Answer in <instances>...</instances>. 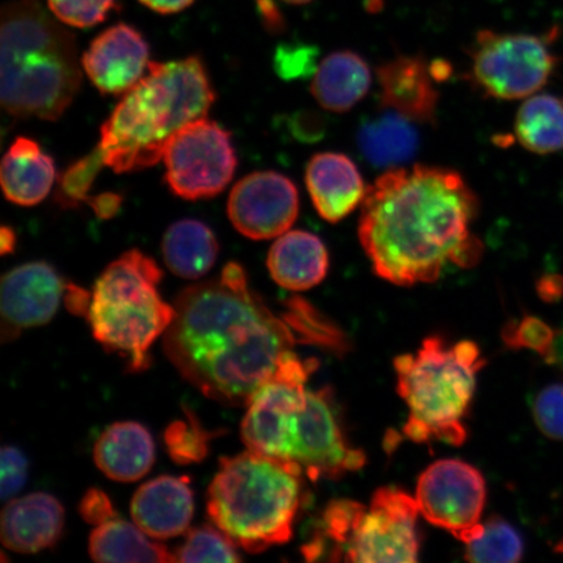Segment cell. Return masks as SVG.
<instances>
[{
    "mask_svg": "<svg viewBox=\"0 0 563 563\" xmlns=\"http://www.w3.org/2000/svg\"><path fill=\"white\" fill-rule=\"evenodd\" d=\"M164 334L166 356L207 398L249 406L298 342L230 263L221 277L185 288Z\"/></svg>",
    "mask_w": 563,
    "mask_h": 563,
    "instance_id": "obj_1",
    "label": "cell"
},
{
    "mask_svg": "<svg viewBox=\"0 0 563 563\" xmlns=\"http://www.w3.org/2000/svg\"><path fill=\"white\" fill-rule=\"evenodd\" d=\"M478 200L450 168H391L368 188L358 239L379 278L432 284L449 264L473 267L483 255L473 234Z\"/></svg>",
    "mask_w": 563,
    "mask_h": 563,
    "instance_id": "obj_2",
    "label": "cell"
},
{
    "mask_svg": "<svg viewBox=\"0 0 563 563\" xmlns=\"http://www.w3.org/2000/svg\"><path fill=\"white\" fill-rule=\"evenodd\" d=\"M214 100L200 56L152 62L102 125L97 147L104 166L123 174L157 165L176 133L206 118Z\"/></svg>",
    "mask_w": 563,
    "mask_h": 563,
    "instance_id": "obj_3",
    "label": "cell"
},
{
    "mask_svg": "<svg viewBox=\"0 0 563 563\" xmlns=\"http://www.w3.org/2000/svg\"><path fill=\"white\" fill-rule=\"evenodd\" d=\"M73 33L40 0H13L0 16V101L11 117L56 121L79 93Z\"/></svg>",
    "mask_w": 563,
    "mask_h": 563,
    "instance_id": "obj_4",
    "label": "cell"
},
{
    "mask_svg": "<svg viewBox=\"0 0 563 563\" xmlns=\"http://www.w3.org/2000/svg\"><path fill=\"white\" fill-rule=\"evenodd\" d=\"M302 474L298 463L250 449L222 457L208 489V517L245 552L286 544L300 508Z\"/></svg>",
    "mask_w": 563,
    "mask_h": 563,
    "instance_id": "obj_5",
    "label": "cell"
},
{
    "mask_svg": "<svg viewBox=\"0 0 563 563\" xmlns=\"http://www.w3.org/2000/svg\"><path fill=\"white\" fill-rule=\"evenodd\" d=\"M484 365L475 342L452 344L438 335L426 338L415 354L398 356L394 368L399 397L408 407L407 438L419 443L462 445L467 439L463 420Z\"/></svg>",
    "mask_w": 563,
    "mask_h": 563,
    "instance_id": "obj_6",
    "label": "cell"
},
{
    "mask_svg": "<svg viewBox=\"0 0 563 563\" xmlns=\"http://www.w3.org/2000/svg\"><path fill=\"white\" fill-rule=\"evenodd\" d=\"M159 266L132 250L106 267L97 279L87 320L97 342L121 355L131 372L150 367V351L172 325L175 308L161 298Z\"/></svg>",
    "mask_w": 563,
    "mask_h": 563,
    "instance_id": "obj_7",
    "label": "cell"
},
{
    "mask_svg": "<svg viewBox=\"0 0 563 563\" xmlns=\"http://www.w3.org/2000/svg\"><path fill=\"white\" fill-rule=\"evenodd\" d=\"M417 499L396 487L373 493L369 506L334 499L322 512L319 530L302 547L308 561L417 562L420 541Z\"/></svg>",
    "mask_w": 563,
    "mask_h": 563,
    "instance_id": "obj_8",
    "label": "cell"
},
{
    "mask_svg": "<svg viewBox=\"0 0 563 563\" xmlns=\"http://www.w3.org/2000/svg\"><path fill=\"white\" fill-rule=\"evenodd\" d=\"M471 79L496 100H522L538 93L559 65L543 37L481 31L470 48Z\"/></svg>",
    "mask_w": 563,
    "mask_h": 563,
    "instance_id": "obj_9",
    "label": "cell"
},
{
    "mask_svg": "<svg viewBox=\"0 0 563 563\" xmlns=\"http://www.w3.org/2000/svg\"><path fill=\"white\" fill-rule=\"evenodd\" d=\"M162 161L168 188L188 201L213 199L222 194L238 165L230 133L207 117L176 133Z\"/></svg>",
    "mask_w": 563,
    "mask_h": 563,
    "instance_id": "obj_10",
    "label": "cell"
},
{
    "mask_svg": "<svg viewBox=\"0 0 563 563\" xmlns=\"http://www.w3.org/2000/svg\"><path fill=\"white\" fill-rule=\"evenodd\" d=\"M314 361L302 362L288 352L273 377L252 398L242 422L245 446L260 454L290 461L292 421L307 399L308 376Z\"/></svg>",
    "mask_w": 563,
    "mask_h": 563,
    "instance_id": "obj_11",
    "label": "cell"
},
{
    "mask_svg": "<svg viewBox=\"0 0 563 563\" xmlns=\"http://www.w3.org/2000/svg\"><path fill=\"white\" fill-rule=\"evenodd\" d=\"M415 499L429 523L446 530L462 543L481 537L487 487L481 471L470 463L434 462L420 475Z\"/></svg>",
    "mask_w": 563,
    "mask_h": 563,
    "instance_id": "obj_12",
    "label": "cell"
},
{
    "mask_svg": "<svg viewBox=\"0 0 563 563\" xmlns=\"http://www.w3.org/2000/svg\"><path fill=\"white\" fill-rule=\"evenodd\" d=\"M290 461L311 481L341 477L364 466L365 454L344 440L327 390H308L294 419Z\"/></svg>",
    "mask_w": 563,
    "mask_h": 563,
    "instance_id": "obj_13",
    "label": "cell"
},
{
    "mask_svg": "<svg viewBox=\"0 0 563 563\" xmlns=\"http://www.w3.org/2000/svg\"><path fill=\"white\" fill-rule=\"evenodd\" d=\"M228 213L234 228L252 241L278 238L297 221L298 189L276 172L246 175L232 188Z\"/></svg>",
    "mask_w": 563,
    "mask_h": 563,
    "instance_id": "obj_14",
    "label": "cell"
},
{
    "mask_svg": "<svg viewBox=\"0 0 563 563\" xmlns=\"http://www.w3.org/2000/svg\"><path fill=\"white\" fill-rule=\"evenodd\" d=\"M66 286L58 272L45 262L20 265L4 274L0 290L2 342L51 322L65 298Z\"/></svg>",
    "mask_w": 563,
    "mask_h": 563,
    "instance_id": "obj_15",
    "label": "cell"
},
{
    "mask_svg": "<svg viewBox=\"0 0 563 563\" xmlns=\"http://www.w3.org/2000/svg\"><path fill=\"white\" fill-rule=\"evenodd\" d=\"M82 67L103 95H124L150 68V46L135 27L117 24L91 42Z\"/></svg>",
    "mask_w": 563,
    "mask_h": 563,
    "instance_id": "obj_16",
    "label": "cell"
},
{
    "mask_svg": "<svg viewBox=\"0 0 563 563\" xmlns=\"http://www.w3.org/2000/svg\"><path fill=\"white\" fill-rule=\"evenodd\" d=\"M189 477L159 476L137 489L131 503L133 522L152 539H172L188 530L194 517Z\"/></svg>",
    "mask_w": 563,
    "mask_h": 563,
    "instance_id": "obj_17",
    "label": "cell"
},
{
    "mask_svg": "<svg viewBox=\"0 0 563 563\" xmlns=\"http://www.w3.org/2000/svg\"><path fill=\"white\" fill-rule=\"evenodd\" d=\"M382 100L387 109L411 122H433L439 106L438 82L431 65L421 56L400 55L377 70Z\"/></svg>",
    "mask_w": 563,
    "mask_h": 563,
    "instance_id": "obj_18",
    "label": "cell"
},
{
    "mask_svg": "<svg viewBox=\"0 0 563 563\" xmlns=\"http://www.w3.org/2000/svg\"><path fill=\"white\" fill-rule=\"evenodd\" d=\"M65 528V508L44 492L11 499L2 512L3 545L16 553H37L58 543Z\"/></svg>",
    "mask_w": 563,
    "mask_h": 563,
    "instance_id": "obj_19",
    "label": "cell"
},
{
    "mask_svg": "<svg viewBox=\"0 0 563 563\" xmlns=\"http://www.w3.org/2000/svg\"><path fill=\"white\" fill-rule=\"evenodd\" d=\"M306 183L317 213L330 223L349 217L367 195L363 176L341 153H319L309 161Z\"/></svg>",
    "mask_w": 563,
    "mask_h": 563,
    "instance_id": "obj_20",
    "label": "cell"
},
{
    "mask_svg": "<svg viewBox=\"0 0 563 563\" xmlns=\"http://www.w3.org/2000/svg\"><path fill=\"white\" fill-rule=\"evenodd\" d=\"M95 462L114 482L133 483L150 473L156 461L152 434L135 421L115 422L98 438Z\"/></svg>",
    "mask_w": 563,
    "mask_h": 563,
    "instance_id": "obj_21",
    "label": "cell"
},
{
    "mask_svg": "<svg viewBox=\"0 0 563 563\" xmlns=\"http://www.w3.org/2000/svg\"><path fill=\"white\" fill-rule=\"evenodd\" d=\"M267 267L280 287L306 291L325 279L329 253L321 239L311 232L287 231L272 245Z\"/></svg>",
    "mask_w": 563,
    "mask_h": 563,
    "instance_id": "obj_22",
    "label": "cell"
},
{
    "mask_svg": "<svg viewBox=\"0 0 563 563\" xmlns=\"http://www.w3.org/2000/svg\"><path fill=\"white\" fill-rule=\"evenodd\" d=\"M55 174L54 159L34 140L18 137L0 170L5 199L20 207L37 206L51 194Z\"/></svg>",
    "mask_w": 563,
    "mask_h": 563,
    "instance_id": "obj_23",
    "label": "cell"
},
{
    "mask_svg": "<svg viewBox=\"0 0 563 563\" xmlns=\"http://www.w3.org/2000/svg\"><path fill=\"white\" fill-rule=\"evenodd\" d=\"M371 84V68L361 55L335 52L316 68L312 95L323 109L346 112L367 96Z\"/></svg>",
    "mask_w": 563,
    "mask_h": 563,
    "instance_id": "obj_24",
    "label": "cell"
},
{
    "mask_svg": "<svg viewBox=\"0 0 563 563\" xmlns=\"http://www.w3.org/2000/svg\"><path fill=\"white\" fill-rule=\"evenodd\" d=\"M217 239L206 223L195 220L175 222L162 242V255L175 274L186 279H199L213 267L218 256Z\"/></svg>",
    "mask_w": 563,
    "mask_h": 563,
    "instance_id": "obj_25",
    "label": "cell"
},
{
    "mask_svg": "<svg viewBox=\"0 0 563 563\" xmlns=\"http://www.w3.org/2000/svg\"><path fill=\"white\" fill-rule=\"evenodd\" d=\"M89 554L96 562H176L173 552L154 543L137 525L118 519L97 526L91 532Z\"/></svg>",
    "mask_w": 563,
    "mask_h": 563,
    "instance_id": "obj_26",
    "label": "cell"
},
{
    "mask_svg": "<svg viewBox=\"0 0 563 563\" xmlns=\"http://www.w3.org/2000/svg\"><path fill=\"white\" fill-rule=\"evenodd\" d=\"M410 119L393 111L365 123L358 132V147L371 164L396 167L418 150V132Z\"/></svg>",
    "mask_w": 563,
    "mask_h": 563,
    "instance_id": "obj_27",
    "label": "cell"
},
{
    "mask_svg": "<svg viewBox=\"0 0 563 563\" xmlns=\"http://www.w3.org/2000/svg\"><path fill=\"white\" fill-rule=\"evenodd\" d=\"M516 137L540 156L563 150V102L551 95L528 97L518 110Z\"/></svg>",
    "mask_w": 563,
    "mask_h": 563,
    "instance_id": "obj_28",
    "label": "cell"
},
{
    "mask_svg": "<svg viewBox=\"0 0 563 563\" xmlns=\"http://www.w3.org/2000/svg\"><path fill=\"white\" fill-rule=\"evenodd\" d=\"M464 559L476 563H516L523 559V540L510 523L492 517L481 537L466 543Z\"/></svg>",
    "mask_w": 563,
    "mask_h": 563,
    "instance_id": "obj_29",
    "label": "cell"
},
{
    "mask_svg": "<svg viewBox=\"0 0 563 563\" xmlns=\"http://www.w3.org/2000/svg\"><path fill=\"white\" fill-rule=\"evenodd\" d=\"M284 319L294 330L298 342L321 344L329 349H343V334L332 322L327 321L319 311L299 297L287 302Z\"/></svg>",
    "mask_w": 563,
    "mask_h": 563,
    "instance_id": "obj_30",
    "label": "cell"
},
{
    "mask_svg": "<svg viewBox=\"0 0 563 563\" xmlns=\"http://www.w3.org/2000/svg\"><path fill=\"white\" fill-rule=\"evenodd\" d=\"M178 562H239L236 544L217 526L203 525L186 534L185 543L175 552Z\"/></svg>",
    "mask_w": 563,
    "mask_h": 563,
    "instance_id": "obj_31",
    "label": "cell"
},
{
    "mask_svg": "<svg viewBox=\"0 0 563 563\" xmlns=\"http://www.w3.org/2000/svg\"><path fill=\"white\" fill-rule=\"evenodd\" d=\"M187 420H176L165 432V443L172 460L179 464H191L206 460L211 435L199 419L186 408Z\"/></svg>",
    "mask_w": 563,
    "mask_h": 563,
    "instance_id": "obj_32",
    "label": "cell"
},
{
    "mask_svg": "<svg viewBox=\"0 0 563 563\" xmlns=\"http://www.w3.org/2000/svg\"><path fill=\"white\" fill-rule=\"evenodd\" d=\"M104 166L100 151L96 147L89 156L77 161L68 170L62 175L59 180L56 200L62 207L74 208L80 202L90 199L88 195L91 185L96 179L98 172Z\"/></svg>",
    "mask_w": 563,
    "mask_h": 563,
    "instance_id": "obj_33",
    "label": "cell"
},
{
    "mask_svg": "<svg viewBox=\"0 0 563 563\" xmlns=\"http://www.w3.org/2000/svg\"><path fill=\"white\" fill-rule=\"evenodd\" d=\"M503 340L512 350H531L547 358H553L555 333L543 320L525 316L519 322H510L503 329Z\"/></svg>",
    "mask_w": 563,
    "mask_h": 563,
    "instance_id": "obj_34",
    "label": "cell"
},
{
    "mask_svg": "<svg viewBox=\"0 0 563 563\" xmlns=\"http://www.w3.org/2000/svg\"><path fill=\"white\" fill-rule=\"evenodd\" d=\"M53 15L75 27L101 24L109 13L118 9V0H47Z\"/></svg>",
    "mask_w": 563,
    "mask_h": 563,
    "instance_id": "obj_35",
    "label": "cell"
},
{
    "mask_svg": "<svg viewBox=\"0 0 563 563\" xmlns=\"http://www.w3.org/2000/svg\"><path fill=\"white\" fill-rule=\"evenodd\" d=\"M532 417L547 438L563 441V383L548 385L534 396Z\"/></svg>",
    "mask_w": 563,
    "mask_h": 563,
    "instance_id": "obj_36",
    "label": "cell"
},
{
    "mask_svg": "<svg viewBox=\"0 0 563 563\" xmlns=\"http://www.w3.org/2000/svg\"><path fill=\"white\" fill-rule=\"evenodd\" d=\"M0 464H2V478H0L2 481V485H0L2 499L11 501L26 483V456L15 446H4Z\"/></svg>",
    "mask_w": 563,
    "mask_h": 563,
    "instance_id": "obj_37",
    "label": "cell"
},
{
    "mask_svg": "<svg viewBox=\"0 0 563 563\" xmlns=\"http://www.w3.org/2000/svg\"><path fill=\"white\" fill-rule=\"evenodd\" d=\"M316 54L311 46H280L276 58L277 70L286 79L312 73Z\"/></svg>",
    "mask_w": 563,
    "mask_h": 563,
    "instance_id": "obj_38",
    "label": "cell"
},
{
    "mask_svg": "<svg viewBox=\"0 0 563 563\" xmlns=\"http://www.w3.org/2000/svg\"><path fill=\"white\" fill-rule=\"evenodd\" d=\"M79 512L84 522L93 526H101L117 517L111 499L103 490L98 488H91L84 495L79 505Z\"/></svg>",
    "mask_w": 563,
    "mask_h": 563,
    "instance_id": "obj_39",
    "label": "cell"
},
{
    "mask_svg": "<svg viewBox=\"0 0 563 563\" xmlns=\"http://www.w3.org/2000/svg\"><path fill=\"white\" fill-rule=\"evenodd\" d=\"M325 129L327 124L323 118L313 114L311 111L300 112L292 122L295 137L306 141V143H314V141L322 139Z\"/></svg>",
    "mask_w": 563,
    "mask_h": 563,
    "instance_id": "obj_40",
    "label": "cell"
},
{
    "mask_svg": "<svg viewBox=\"0 0 563 563\" xmlns=\"http://www.w3.org/2000/svg\"><path fill=\"white\" fill-rule=\"evenodd\" d=\"M88 203L93 208L97 217H100L101 220H109V218L114 217L118 213V210L121 209L122 196L115 194H103L90 197Z\"/></svg>",
    "mask_w": 563,
    "mask_h": 563,
    "instance_id": "obj_41",
    "label": "cell"
},
{
    "mask_svg": "<svg viewBox=\"0 0 563 563\" xmlns=\"http://www.w3.org/2000/svg\"><path fill=\"white\" fill-rule=\"evenodd\" d=\"M65 300L70 312L87 317L91 300L87 291H84L82 288L75 285H67Z\"/></svg>",
    "mask_w": 563,
    "mask_h": 563,
    "instance_id": "obj_42",
    "label": "cell"
},
{
    "mask_svg": "<svg viewBox=\"0 0 563 563\" xmlns=\"http://www.w3.org/2000/svg\"><path fill=\"white\" fill-rule=\"evenodd\" d=\"M538 292L540 298L548 302L559 301L563 297V277L552 274V276L541 278L538 284Z\"/></svg>",
    "mask_w": 563,
    "mask_h": 563,
    "instance_id": "obj_43",
    "label": "cell"
},
{
    "mask_svg": "<svg viewBox=\"0 0 563 563\" xmlns=\"http://www.w3.org/2000/svg\"><path fill=\"white\" fill-rule=\"evenodd\" d=\"M195 0H140L147 9L154 12L162 13V15H172L188 9Z\"/></svg>",
    "mask_w": 563,
    "mask_h": 563,
    "instance_id": "obj_44",
    "label": "cell"
},
{
    "mask_svg": "<svg viewBox=\"0 0 563 563\" xmlns=\"http://www.w3.org/2000/svg\"><path fill=\"white\" fill-rule=\"evenodd\" d=\"M258 11L262 12L264 23L272 32H278L284 26V18H282L278 7L273 0H256Z\"/></svg>",
    "mask_w": 563,
    "mask_h": 563,
    "instance_id": "obj_45",
    "label": "cell"
},
{
    "mask_svg": "<svg viewBox=\"0 0 563 563\" xmlns=\"http://www.w3.org/2000/svg\"><path fill=\"white\" fill-rule=\"evenodd\" d=\"M16 241L15 231L9 227H3L2 230H0V253H2L3 256L13 253V251H15Z\"/></svg>",
    "mask_w": 563,
    "mask_h": 563,
    "instance_id": "obj_46",
    "label": "cell"
},
{
    "mask_svg": "<svg viewBox=\"0 0 563 563\" xmlns=\"http://www.w3.org/2000/svg\"><path fill=\"white\" fill-rule=\"evenodd\" d=\"M284 2L290 4H307L313 2V0H284Z\"/></svg>",
    "mask_w": 563,
    "mask_h": 563,
    "instance_id": "obj_47",
    "label": "cell"
},
{
    "mask_svg": "<svg viewBox=\"0 0 563 563\" xmlns=\"http://www.w3.org/2000/svg\"><path fill=\"white\" fill-rule=\"evenodd\" d=\"M555 552L563 554V540L558 547H555Z\"/></svg>",
    "mask_w": 563,
    "mask_h": 563,
    "instance_id": "obj_48",
    "label": "cell"
}]
</instances>
